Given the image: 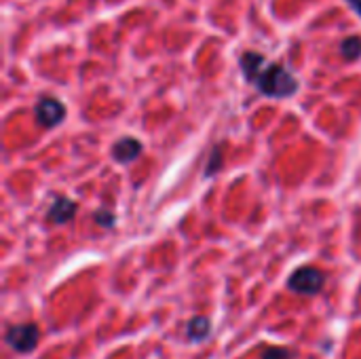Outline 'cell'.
Listing matches in <instances>:
<instances>
[{"label": "cell", "instance_id": "1", "mask_svg": "<svg viewBox=\"0 0 361 359\" xmlns=\"http://www.w3.org/2000/svg\"><path fill=\"white\" fill-rule=\"evenodd\" d=\"M256 85V89L267 95V97H275V99H286L296 95L298 91V80L296 76L281 63H267L260 74L256 76V80L252 83Z\"/></svg>", "mask_w": 361, "mask_h": 359}, {"label": "cell", "instance_id": "2", "mask_svg": "<svg viewBox=\"0 0 361 359\" xmlns=\"http://www.w3.org/2000/svg\"><path fill=\"white\" fill-rule=\"evenodd\" d=\"M4 343L11 351H15L19 355H30V353H34V349L40 343V328L34 322L11 324V326H6Z\"/></svg>", "mask_w": 361, "mask_h": 359}, {"label": "cell", "instance_id": "3", "mask_svg": "<svg viewBox=\"0 0 361 359\" xmlns=\"http://www.w3.org/2000/svg\"><path fill=\"white\" fill-rule=\"evenodd\" d=\"M326 286V273L317 267H300L288 279V290L298 296H317Z\"/></svg>", "mask_w": 361, "mask_h": 359}, {"label": "cell", "instance_id": "4", "mask_svg": "<svg viewBox=\"0 0 361 359\" xmlns=\"http://www.w3.org/2000/svg\"><path fill=\"white\" fill-rule=\"evenodd\" d=\"M36 121L42 127H55L63 121L66 116V106L57 99V97H42L36 108H34Z\"/></svg>", "mask_w": 361, "mask_h": 359}, {"label": "cell", "instance_id": "5", "mask_svg": "<svg viewBox=\"0 0 361 359\" xmlns=\"http://www.w3.org/2000/svg\"><path fill=\"white\" fill-rule=\"evenodd\" d=\"M76 212H78L76 201H72L68 197H55L49 212H47V220L51 224H66L76 216Z\"/></svg>", "mask_w": 361, "mask_h": 359}, {"label": "cell", "instance_id": "6", "mask_svg": "<svg viewBox=\"0 0 361 359\" xmlns=\"http://www.w3.org/2000/svg\"><path fill=\"white\" fill-rule=\"evenodd\" d=\"M142 150H144L142 142L135 140V138H131V135H127V138L118 140L112 146V159L116 163H121V165H127V163H133L142 154Z\"/></svg>", "mask_w": 361, "mask_h": 359}, {"label": "cell", "instance_id": "7", "mask_svg": "<svg viewBox=\"0 0 361 359\" xmlns=\"http://www.w3.org/2000/svg\"><path fill=\"white\" fill-rule=\"evenodd\" d=\"M184 334H186L188 343H192V345L205 343V341L212 336V320L205 317V315H195V317H190V320L186 322Z\"/></svg>", "mask_w": 361, "mask_h": 359}, {"label": "cell", "instance_id": "8", "mask_svg": "<svg viewBox=\"0 0 361 359\" xmlns=\"http://www.w3.org/2000/svg\"><path fill=\"white\" fill-rule=\"evenodd\" d=\"M269 61L264 59V55H260L258 51H245L239 59V66H241V72L245 76L247 83H254L256 76L260 74V70L267 66Z\"/></svg>", "mask_w": 361, "mask_h": 359}, {"label": "cell", "instance_id": "9", "mask_svg": "<svg viewBox=\"0 0 361 359\" xmlns=\"http://www.w3.org/2000/svg\"><path fill=\"white\" fill-rule=\"evenodd\" d=\"M298 353L292 347H283V345H267L260 351V359H296Z\"/></svg>", "mask_w": 361, "mask_h": 359}, {"label": "cell", "instance_id": "10", "mask_svg": "<svg viewBox=\"0 0 361 359\" xmlns=\"http://www.w3.org/2000/svg\"><path fill=\"white\" fill-rule=\"evenodd\" d=\"M341 53L345 59L353 61L361 57V36H349L341 42Z\"/></svg>", "mask_w": 361, "mask_h": 359}, {"label": "cell", "instance_id": "11", "mask_svg": "<svg viewBox=\"0 0 361 359\" xmlns=\"http://www.w3.org/2000/svg\"><path fill=\"white\" fill-rule=\"evenodd\" d=\"M93 220H95L99 226H104V229H112L116 218H114V214H112V212H108V209H102V212H95Z\"/></svg>", "mask_w": 361, "mask_h": 359}, {"label": "cell", "instance_id": "12", "mask_svg": "<svg viewBox=\"0 0 361 359\" xmlns=\"http://www.w3.org/2000/svg\"><path fill=\"white\" fill-rule=\"evenodd\" d=\"M220 165H222L220 148H214V152H212V157H209V163H207V167H205V176H214V174L220 169Z\"/></svg>", "mask_w": 361, "mask_h": 359}, {"label": "cell", "instance_id": "13", "mask_svg": "<svg viewBox=\"0 0 361 359\" xmlns=\"http://www.w3.org/2000/svg\"><path fill=\"white\" fill-rule=\"evenodd\" d=\"M347 4L355 11V15H360L361 17V0H347Z\"/></svg>", "mask_w": 361, "mask_h": 359}]
</instances>
